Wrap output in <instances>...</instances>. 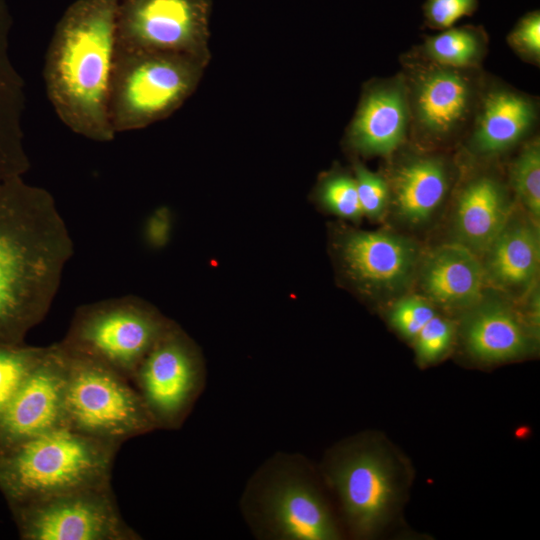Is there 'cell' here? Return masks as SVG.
<instances>
[{
	"label": "cell",
	"mask_w": 540,
	"mask_h": 540,
	"mask_svg": "<svg viewBox=\"0 0 540 540\" xmlns=\"http://www.w3.org/2000/svg\"><path fill=\"white\" fill-rule=\"evenodd\" d=\"M24 540H139L118 509L111 485L10 506Z\"/></svg>",
	"instance_id": "cell-11"
},
{
	"label": "cell",
	"mask_w": 540,
	"mask_h": 540,
	"mask_svg": "<svg viewBox=\"0 0 540 540\" xmlns=\"http://www.w3.org/2000/svg\"><path fill=\"white\" fill-rule=\"evenodd\" d=\"M355 183L363 215L380 217L390 200L388 182L361 163L354 167Z\"/></svg>",
	"instance_id": "cell-27"
},
{
	"label": "cell",
	"mask_w": 540,
	"mask_h": 540,
	"mask_svg": "<svg viewBox=\"0 0 540 540\" xmlns=\"http://www.w3.org/2000/svg\"><path fill=\"white\" fill-rule=\"evenodd\" d=\"M120 445L61 426L0 452V491L9 506L111 485Z\"/></svg>",
	"instance_id": "cell-4"
},
{
	"label": "cell",
	"mask_w": 540,
	"mask_h": 540,
	"mask_svg": "<svg viewBox=\"0 0 540 540\" xmlns=\"http://www.w3.org/2000/svg\"><path fill=\"white\" fill-rule=\"evenodd\" d=\"M485 286L511 296L524 294L539 269L538 231L532 224L512 222L482 255Z\"/></svg>",
	"instance_id": "cell-20"
},
{
	"label": "cell",
	"mask_w": 540,
	"mask_h": 540,
	"mask_svg": "<svg viewBox=\"0 0 540 540\" xmlns=\"http://www.w3.org/2000/svg\"><path fill=\"white\" fill-rule=\"evenodd\" d=\"M350 536L369 539L392 521L403 496L399 463L382 441L361 433L331 447L318 466Z\"/></svg>",
	"instance_id": "cell-5"
},
{
	"label": "cell",
	"mask_w": 540,
	"mask_h": 540,
	"mask_svg": "<svg viewBox=\"0 0 540 540\" xmlns=\"http://www.w3.org/2000/svg\"><path fill=\"white\" fill-rule=\"evenodd\" d=\"M419 286L429 302L447 309H466L483 299L485 287L478 255L456 242L431 251L418 268Z\"/></svg>",
	"instance_id": "cell-17"
},
{
	"label": "cell",
	"mask_w": 540,
	"mask_h": 540,
	"mask_svg": "<svg viewBox=\"0 0 540 540\" xmlns=\"http://www.w3.org/2000/svg\"><path fill=\"white\" fill-rule=\"evenodd\" d=\"M47 346L0 343V415L45 354Z\"/></svg>",
	"instance_id": "cell-24"
},
{
	"label": "cell",
	"mask_w": 540,
	"mask_h": 540,
	"mask_svg": "<svg viewBox=\"0 0 540 540\" xmlns=\"http://www.w3.org/2000/svg\"><path fill=\"white\" fill-rule=\"evenodd\" d=\"M319 199L327 210L342 218L359 220L363 215L355 179L344 173H333L320 184Z\"/></svg>",
	"instance_id": "cell-26"
},
{
	"label": "cell",
	"mask_w": 540,
	"mask_h": 540,
	"mask_svg": "<svg viewBox=\"0 0 540 540\" xmlns=\"http://www.w3.org/2000/svg\"><path fill=\"white\" fill-rule=\"evenodd\" d=\"M436 315L431 302L424 297L400 299L392 308V325L405 337L415 339L421 329Z\"/></svg>",
	"instance_id": "cell-28"
},
{
	"label": "cell",
	"mask_w": 540,
	"mask_h": 540,
	"mask_svg": "<svg viewBox=\"0 0 540 540\" xmlns=\"http://www.w3.org/2000/svg\"><path fill=\"white\" fill-rule=\"evenodd\" d=\"M131 382L157 429L177 430L206 386V369L195 343L171 322L140 362Z\"/></svg>",
	"instance_id": "cell-10"
},
{
	"label": "cell",
	"mask_w": 540,
	"mask_h": 540,
	"mask_svg": "<svg viewBox=\"0 0 540 540\" xmlns=\"http://www.w3.org/2000/svg\"><path fill=\"white\" fill-rule=\"evenodd\" d=\"M410 131V110L402 73L367 85L349 126L350 147L363 155L396 151Z\"/></svg>",
	"instance_id": "cell-15"
},
{
	"label": "cell",
	"mask_w": 540,
	"mask_h": 540,
	"mask_svg": "<svg viewBox=\"0 0 540 540\" xmlns=\"http://www.w3.org/2000/svg\"><path fill=\"white\" fill-rule=\"evenodd\" d=\"M74 252L53 196L23 176L0 185V343L23 344L49 312Z\"/></svg>",
	"instance_id": "cell-1"
},
{
	"label": "cell",
	"mask_w": 540,
	"mask_h": 540,
	"mask_svg": "<svg viewBox=\"0 0 540 540\" xmlns=\"http://www.w3.org/2000/svg\"><path fill=\"white\" fill-rule=\"evenodd\" d=\"M488 36L480 26L450 27L426 37L416 53L434 63L462 69H477L484 59Z\"/></svg>",
	"instance_id": "cell-23"
},
{
	"label": "cell",
	"mask_w": 540,
	"mask_h": 540,
	"mask_svg": "<svg viewBox=\"0 0 540 540\" xmlns=\"http://www.w3.org/2000/svg\"><path fill=\"white\" fill-rule=\"evenodd\" d=\"M326 490L304 455L277 451L246 481L239 510L258 540H339L345 531Z\"/></svg>",
	"instance_id": "cell-3"
},
{
	"label": "cell",
	"mask_w": 540,
	"mask_h": 540,
	"mask_svg": "<svg viewBox=\"0 0 540 540\" xmlns=\"http://www.w3.org/2000/svg\"><path fill=\"white\" fill-rule=\"evenodd\" d=\"M536 101L504 84L484 83L467 140L469 151L481 157L501 154L533 130Z\"/></svg>",
	"instance_id": "cell-16"
},
{
	"label": "cell",
	"mask_w": 540,
	"mask_h": 540,
	"mask_svg": "<svg viewBox=\"0 0 540 540\" xmlns=\"http://www.w3.org/2000/svg\"><path fill=\"white\" fill-rule=\"evenodd\" d=\"M68 355L60 344L45 354L0 415V452L64 425Z\"/></svg>",
	"instance_id": "cell-14"
},
{
	"label": "cell",
	"mask_w": 540,
	"mask_h": 540,
	"mask_svg": "<svg viewBox=\"0 0 540 540\" xmlns=\"http://www.w3.org/2000/svg\"><path fill=\"white\" fill-rule=\"evenodd\" d=\"M65 351V426L120 446L130 438L157 430L129 379L97 360Z\"/></svg>",
	"instance_id": "cell-7"
},
{
	"label": "cell",
	"mask_w": 540,
	"mask_h": 540,
	"mask_svg": "<svg viewBox=\"0 0 540 540\" xmlns=\"http://www.w3.org/2000/svg\"><path fill=\"white\" fill-rule=\"evenodd\" d=\"M171 322L140 298H111L77 308L60 343L67 351L97 360L131 381Z\"/></svg>",
	"instance_id": "cell-8"
},
{
	"label": "cell",
	"mask_w": 540,
	"mask_h": 540,
	"mask_svg": "<svg viewBox=\"0 0 540 540\" xmlns=\"http://www.w3.org/2000/svg\"><path fill=\"white\" fill-rule=\"evenodd\" d=\"M171 215L167 208L157 209L147 220L144 228V239L148 246L163 247L170 236Z\"/></svg>",
	"instance_id": "cell-32"
},
{
	"label": "cell",
	"mask_w": 540,
	"mask_h": 540,
	"mask_svg": "<svg viewBox=\"0 0 540 540\" xmlns=\"http://www.w3.org/2000/svg\"><path fill=\"white\" fill-rule=\"evenodd\" d=\"M510 182L523 207L534 220L540 217V145L538 138L526 143L514 160Z\"/></svg>",
	"instance_id": "cell-25"
},
{
	"label": "cell",
	"mask_w": 540,
	"mask_h": 540,
	"mask_svg": "<svg viewBox=\"0 0 540 540\" xmlns=\"http://www.w3.org/2000/svg\"><path fill=\"white\" fill-rule=\"evenodd\" d=\"M117 0H75L52 34L43 67L46 94L58 118L92 141L115 138L110 117L117 54Z\"/></svg>",
	"instance_id": "cell-2"
},
{
	"label": "cell",
	"mask_w": 540,
	"mask_h": 540,
	"mask_svg": "<svg viewBox=\"0 0 540 540\" xmlns=\"http://www.w3.org/2000/svg\"><path fill=\"white\" fill-rule=\"evenodd\" d=\"M509 46L524 60L540 61V13L531 11L522 16L507 36Z\"/></svg>",
	"instance_id": "cell-29"
},
{
	"label": "cell",
	"mask_w": 540,
	"mask_h": 540,
	"mask_svg": "<svg viewBox=\"0 0 540 540\" xmlns=\"http://www.w3.org/2000/svg\"><path fill=\"white\" fill-rule=\"evenodd\" d=\"M10 24L0 7V185L23 176L30 167L22 129L23 81L8 54Z\"/></svg>",
	"instance_id": "cell-22"
},
{
	"label": "cell",
	"mask_w": 540,
	"mask_h": 540,
	"mask_svg": "<svg viewBox=\"0 0 540 540\" xmlns=\"http://www.w3.org/2000/svg\"><path fill=\"white\" fill-rule=\"evenodd\" d=\"M511 217L505 187L487 174L471 178L459 193L455 210L457 242L482 256Z\"/></svg>",
	"instance_id": "cell-18"
},
{
	"label": "cell",
	"mask_w": 540,
	"mask_h": 540,
	"mask_svg": "<svg viewBox=\"0 0 540 540\" xmlns=\"http://www.w3.org/2000/svg\"><path fill=\"white\" fill-rule=\"evenodd\" d=\"M207 64L186 55L117 48L110 94L115 133L169 117L195 91Z\"/></svg>",
	"instance_id": "cell-6"
},
{
	"label": "cell",
	"mask_w": 540,
	"mask_h": 540,
	"mask_svg": "<svg viewBox=\"0 0 540 540\" xmlns=\"http://www.w3.org/2000/svg\"><path fill=\"white\" fill-rule=\"evenodd\" d=\"M415 339L419 359L432 362L440 358L451 345L453 326L448 320L435 315Z\"/></svg>",
	"instance_id": "cell-30"
},
{
	"label": "cell",
	"mask_w": 540,
	"mask_h": 540,
	"mask_svg": "<svg viewBox=\"0 0 540 540\" xmlns=\"http://www.w3.org/2000/svg\"><path fill=\"white\" fill-rule=\"evenodd\" d=\"M337 252L352 283L374 298L404 292L421 261L419 246L413 240L388 232H346L338 239Z\"/></svg>",
	"instance_id": "cell-13"
},
{
	"label": "cell",
	"mask_w": 540,
	"mask_h": 540,
	"mask_svg": "<svg viewBox=\"0 0 540 540\" xmlns=\"http://www.w3.org/2000/svg\"><path fill=\"white\" fill-rule=\"evenodd\" d=\"M402 64L410 131L419 143L445 144L470 128L485 83L479 68L440 65L416 52Z\"/></svg>",
	"instance_id": "cell-9"
},
{
	"label": "cell",
	"mask_w": 540,
	"mask_h": 540,
	"mask_svg": "<svg viewBox=\"0 0 540 540\" xmlns=\"http://www.w3.org/2000/svg\"><path fill=\"white\" fill-rule=\"evenodd\" d=\"M387 182L397 214L417 225L427 221L443 202L451 173L440 155H412L391 171Z\"/></svg>",
	"instance_id": "cell-19"
},
{
	"label": "cell",
	"mask_w": 540,
	"mask_h": 540,
	"mask_svg": "<svg viewBox=\"0 0 540 540\" xmlns=\"http://www.w3.org/2000/svg\"><path fill=\"white\" fill-rule=\"evenodd\" d=\"M478 0H426L423 5L425 24L431 29L445 30L464 16H471Z\"/></svg>",
	"instance_id": "cell-31"
},
{
	"label": "cell",
	"mask_w": 540,
	"mask_h": 540,
	"mask_svg": "<svg viewBox=\"0 0 540 540\" xmlns=\"http://www.w3.org/2000/svg\"><path fill=\"white\" fill-rule=\"evenodd\" d=\"M211 0H117V48L209 62Z\"/></svg>",
	"instance_id": "cell-12"
},
{
	"label": "cell",
	"mask_w": 540,
	"mask_h": 540,
	"mask_svg": "<svg viewBox=\"0 0 540 540\" xmlns=\"http://www.w3.org/2000/svg\"><path fill=\"white\" fill-rule=\"evenodd\" d=\"M463 325L467 350L483 362L520 357L531 344L528 327L518 313L499 301H483L471 307Z\"/></svg>",
	"instance_id": "cell-21"
}]
</instances>
